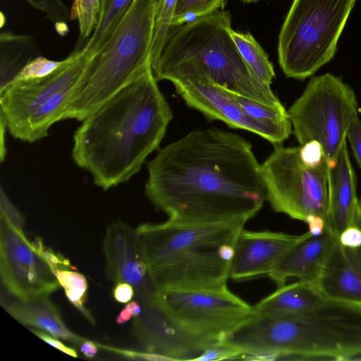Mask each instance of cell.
Returning <instances> with one entry per match:
<instances>
[{
  "mask_svg": "<svg viewBox=\"0 0 361 361\" xmlns=\"http://www.w3.org/2000/svg\"><path fill=\"white\" fill-rule=\"evenodd\" d=\"M269 231L244 228L236 240L230 269V278L244 281L268 275L279 261L295 245L309 236Z\"/></svg>",
  "mask_w": 361,
  "mask_h": 361,
  "instance_id": "9a60e30c",
  "label": "cell"
},
{
  "mask_svg": "<svg viewBox=\"0 0 361 361\" xmlns=\"http://www.w3.org/2000/svg\"><path fill=\"white\" fill-rule=\"evenodd\" d=\"M328 186L326 228L334 236L338 237L345 228L355 225L359 207L355 175L346 142L339 152L335 165L328 167Z\"/></svg>",
  "mask_w": 361,
  "mask_h": 361,
  "instance_id": "e0dca14e",
  "label": "cell"
},
{
  "mask_svg": "<svg viewBox=\"0 0 361 361\" xmlns=\"http://www.w3.org/2000/svg\"><path fill=\"white\" fill-rule=\"evenodd\" d=\"M308 225L309 232L313 236H319L322 235L326 229V221L321 216L317 214L309 215L305 221Z\"/></svg>",
  "mask_w": 361,
  "mask_h": 361,
  "instance_id": "60d3db41",
  "label": "cell"
},
{
  "mask_svg": "<svg viewBox=\"0 0 361 361\" xmlns=\"http://www.w3.org/2000/svg\"><path fill=\"white\" fill-rule=\"evenodd\" d=\"M152 66L86 117L74 134L72 157L106 190L128 180L161 142L172 111Z\"/></svg>",
  "mask_w": 361,
  "mask_h": 361,
  "instance_id": "7a4b0ae2",
  "label": "cell"
},
{
  "mask_svg": "<svg viewBox=\"0 0 361 361\" xmlns=\"http://www.w3.org/2000/svg\"><path fill=\"white\" fill-rule=\"evenodd\" d=\"M300 147L274 145L261 164L266 200L276 212L304 221L310 214L326 220L328 202V165L308 167L301 161Z\"/></svg>",
  "mask_w": 361,
  "mask_h": 361,
  "instance_id": "8fae6325",
  "label": "cell"
},
{
  "mask_svg": "<svg viewBox=\"0 0 361 361\" xmlns=\"http://www.w3.org/2000/svg\"><path fill=\"white\" fill-rule=\"evenodd\" d=\"M287 357L355 360L361 355V305L326 299L314 309L286 314Z\"/></svg>",
  "mask_w": 361,
  "mask_h": 361,
  "instance_id": "30bf717a",
  "label": "cell"
},
{
  "mask_svg": "<svg viewBox=\"0 0 361 361\" xmlns=\"http://www.w3.org/2000/svg\"><path fill=\"white\" fill-rule=\"evenodd\" d=\"M355 225L358 226L361 228V200H359V207ZM343 248L350 262L361 273V246L356 249Z\"/></svg>",
  "mask_w": 361,
  "mask_h": 361,
  "instance_id": "f35d334b",
  "label": "cell"
},
{
  "mask_svg": "<svg viewBox=\"0 0 361 361\" xmlns=\"http://www.w3.org/2000/svg\"><path fill=\"white\" fill-rule=\"evenodd\" d=\"M32 243L44 257L54 272L58 269H75L66 258L61 254H57L51 248L47 247L39 237L36 238Z\"/></svg>",
  "mask_w": 361,
  "mask_h": 361,
  "instance_id": "836d02e7",
  "label": "cell"
},
{
  "mask_svg": "<svg viewBox=\"0 0 361 361\" xmlns=\"http://www.w3.org/2000/svg\"><path fill=\"white\" fill-rule=\"evenodd\" d=\"M347 137L350 141L354 157L361 169V121L358 116L353 119L348 131Z\"/></svg>",
  "mask_w": 361,
  "mask_h": 361,
  "instance_id": "e575fe53",
  "label": "cell"
},
{
  "mask_svg": "<svg viewBox=\"0 0 361 361\" xmlns=\"http://www.w3.org/2000/svg\"><path fill=\"white\" fill-rule=\"evenodd\" d=\"M102 0H73L71 19L77 20L80 42L86 43L97 25Z\"/></svg>",
  "mask_w": 361,
  "mask_h": 361,
  "instance_id": "83f0119b",
  "label": "cell"
},
{
  "mask_svg": "<svg viewBox=\"0 0 361 361\" xmlns=\"http://www.w3.org/2000/svg\"><path fill=\"white\" fill-rule=\"evenodd\" d=\"M241 356V353L238 350L222 342L209 348L196 360H220Z\"/></svg>",
  "mask_w": 361,
  "mask_h": 361,
  "instance_id": "d6a6232c",
  "label": "cell"
},
{
  "mask_svg": "<svg viewBox=\"0 0 361 361\" xmlns=\"http://www.w3.org/2000/svg\"><path fill=\"white\" fill-rule=\"evenodd\" d=\"M171 82L188 106L210 120H219L231 128L248 130L274 145H281L291 133V126L265 123L251 117L241 106L235 94L204 77H187Z\"/></svg>",
  "mask_w": 361,
  "mask_h": 361,
  "instance_id": "4fadbf2b",
  "label": "cell"
},
{
  "mask_svg": "<svg viewBox=\"0 0 361 361\" xmlns=\"http://www.w3.org/2000/svg\"><path fill=\"white\" fill-rule=\"evenodd\" d=\"M103 251L109 278L115 284H130L135 300L148 299L157 290L144 259L136 229L122 221L109 225Z\"/></svg>",
  "mask_w": 361,
  "mask_h": 361,
  "instance_id": "5bb4252c",
  "label": "cell"
},
{
  "mask_svg": "<svg viewBox=\"0 0 361 361\" xmlns=\"http://www.w3.org/2000/svg\"><path fill=\"white\" fill-rule=\"evenodd\" d=\"M176 0H159L155 12L150 53L152 68L163 51L169 32Z\"/></svg>",
  "mask_w": 361,
  "mask_h": 361,
  "instance_id": "484cf974",
  "label": "cell"
},
{
  "mask_svg": "<svg viewBox=\"0 0 361 361\" xmlns=\"http://www.w3.org/2000/svg\"><path fill=\"white\" fill-rule=\"evenodd\" d=\"M353 89L331 73L312 78L288 114L298 142L319 141L329 168L336 163L358 112Z\"/></svg>",
  "mask_w": 361,
  "mask_h": 361,
  "instance_id": "9c48e42d",
  "label": "cell"
},
{
  "mask_svg": "<svg viewBox=\"0 0 361 361\" xmlns=\"http://www.w3.org/2000/svg\"><path fill=\"white\" fill-rule=\"evenodd\" d=\"M79 346L80 351L85 357L92 358L97 353V347L99 345H97L94 342L86 339Z\"/></svg>",
  "mask_w": 361,
  "mask_h": 361,
  "instance_id": "b9f144b4",
  "label": "cell"
},
{
  "mask_svg": "<svg viewBox=\"0 0 361 361\" xmlns=\"http://www.w3.org/2000/svg\"><path fill=\"white\" fill-rule=\"evenodd\" d=\"M229 32L241 56L252 72L262 82L271 85L275 77L274 66L259 44L250 33L237 32L231 27Z\"/></svg>",
  "mask_w": 361,
  "mask_h": 361,
  "instance_id": "cb8c5ba5",
  "label": "cell"
},
{
  "mask_svg": "<svg viewBox=\"0 0 361 361\" xmlns=\"http://www.w3.org/2000/svg\"><path fill=\"white\" fill-rule=\"evenodd\" d=\"M40 56L34 37L4 31L0 34V90L9 83L32 59Z\"/></svg>",
  "mask_w": 361,
  "mask_h": 361,
  "instance_id": "7402d4cb",
  "label": "cell"
},
{
  "mask_svg": "<svg viewBox=\"0 0 361 361\" xmlns=\"http://www.w3.org/2000/svg\"><path fill=\"white\" fill-rule=\"evenodd\" d=\"M246 222L195 224L167 220L137 227L142 255L156 289L226 286L235 244Z\"/></svg>",
  "mask_w": 361,
  "mask_h": 361,
  "instance_id": "3957f363",
  "label": "cell"
},
{
  "mask_svg": "<svg viewBox=\"0 0 361 361\" xmlns=\"http://www.w3.org/2000/svg\"><path fill=\"white\" fill-rule=\"evenodd\" d=\"M94 55L76 48L51 74L32 80H12L0 90L1 115L16 139L33 142L47 136L62 120L72 94Z\"/></svg>",
  "mask_w": 361,
  "mask_h": 361,
  "instance_id": "8992f818",
  "label": "cell"
},
{
  "mask_svg": "<svg viewBox=\"0 0 361 361\" xmlns=\"http://www.w3.org/2000/svg\"><path fill=\"white\" fill-rule=\"evenodd\" d=\"M139 302L141 312L133 319V333L145 351L161 360H196L202 352L176 330L152 300Z\"/></svg>",
  "mask_w": 361,
  "mask_h": 361,
  "instance_id": "2e32d148",
  "label": "cell"
},
{
  "mask_svg": "<svg viewBox=\"0 0 361 361\" xmlns=\"http://www.w3.org/2000/svg\"><path fill=\"white\" fill-rule=\"evenodd\" d=\"M54 274L68 301L94 324L95 319L85 306L88 288L85 276L75 269H58Z\"/></svg>",
  "mask_w": 361,
  "mask_h": 361,
  "instance_id": "d4e9b609",
  "label": "cell"
},
{
  "mask_svg": "<svg viewBox=\"0 0 361 361\" xmlns=\"http://www.w3.org/2000/svg\"><path fill=\"white\" fill-rule=\"evenodd\" d=\"M0 123H1V125H0V128H1V147H0V149H1V153H0V157H1V161H3L4 159V157H5V155L6 154V145H5V137H4V135H5V132H6V128H7V125H6V120L5 118H4L3 116H0Z\"/></svg>",
  "mask_w": 361,
  "mask_h": 361,
  "instance_id": "7bdbcfd3",
  "label": "cell"
},
{
  "mask_svg": "<svg viewBox=\"0 0 361 361\" xmlns=\"http://www.w3.org/2000/svg\"><path fill=\"white\" fill-rule=\"evenodd\" d=\"M134 0H102L99 20L83 47L86 54H97L114 31Z\"/></svg>",
  "mask_w": 361,
  "mask_h": 361,
  "instance_id": "603a6c76",
  "label": "cell"
},
{
  "mask_svg": "<svg viewBox=\"0 0 361 361\" xmlns=\"http://www.w3.org/2000/svg\"><path fill=\"white\" fill-rule=\"evenodd\" d=\"M141 312L140 303L135 300L128 302L116 317V322L118 324H124L131 318L139 315Z\"/></svg>",
  "mask_w": 361,
  "mask_h": 361,
  "instance_id": "ab89813d",
  "label": "cell"
},
{
  "mask_svg": "<svg viewBox=\"0 0 361 361\" xmlns=\"http://www.w3.org/2000/svg\"><path fill=\"white\" fill-rule=\"evenodd\" d=\"M240 1L245 4H251V3H256L260 0H240Z\"/></svg>",
  "mask_w": 361,
  "mask_h": 361,
  "instance_id": "ee69618b",
  "label": "cell"
},
{
  "mask_svg": "<svg viewBox=\"0 0 361 361\" xmlns=\"http://www.w3.org/2000/svg\"><path fill=\"white\" fill-rule=\"evenodd\" d=\"M336 238L326 228L319 236L310 234L292 247L273 267L268 276L278 287L285 285L290 279L314 281Z\"/></svg>",
  "mask_w": 361,
  "mask_h": 361,
  "instance_id": "ac0fdd59",
  "label": "cell"
},
{
  "mask_svg": "<svg viewBox=\"0 0 361 361\" xmlns=\"http://www.w3.org/2000/svg\"><path fill=\"white\" fill-rule=\"evenodd\" d=\"M228 0H176L171 29L222 10Z\"/></svg>",
  "mask_w": 361,
  "mask_h": 361,
  "instance_id": "4316f807",
  "label": "cell"
},
{
  "mask_svg": "<svg viewBox=\"0 0 361 361\" xmlns=\"http://www.w3.org/2000/svg\"><path fill=\"white\" fill-rule=\"evenodd\" d=\"M113 297L120 303H127L135 298L134 288L128 283H117L113 289Z\"/></svg>",
  "mask_w": 361,
  "mask_h": 361,
  "instance_id": "74e56055",
  "label": "cell"
},
{
  "mask_svg": "<svg viewBox=\"0 0 361 361\" xmlns=\"http://www.w3.org/2000/svg\"><path fill=\"white\" fill-rule=\"evenodd\" d=\"M326 299L314 281L283 285L252 306L261 314H298L322 304Z\"/></svg>",
  "mask_w": 361,
  "mask_h": 361,
  "instance_id": "44dd1931",
  "label": "cell"
},
{
  "mask_svg": "<svg viewBox=\"0 0 361 361\" xmlns=\"http://www.w3.org/2000/svg\"><path fill=\"white\" fill-rule=\"evenodd\" d=\"M300 157L308 167H317L326 161L324 149L317 140H311L300 147Z\"/></svg>",
  "mask_w": 361,
  "mask_h": 361,
  "instance_id": "4dcf8cb0",
  "label": "cell"
},
{
  "mask_svg": "<svg viewBox=\"0 0 361 361\" xmlns=\"http://www.w3.org/2000/svg\"><path fill=\"white\" fill-rule=\"evenodd\" d=\"M338 240L343 247L356 249L361 246V228L357 225L350 226L340 233Z\"/></svg>",
  "mask_w": 361,
  "mask_h": 361,
  "instance_id": "d590c367",
  "label": "cell"
},
{
  "mask_svg": "<svg viewBox=\"0 0 361 361\" xmlns=\"http://www.w3.org/2000/svg\"><path fill=\"white\" fill-rule=\"evenodd\" d=\"M356 0H293L282 25L279 63L288 78L304 80L334 56Z\"/></svg>",
  "mask_w": 361,
  "mask_h": 361,
  "instance_id": "52a82bcc",
  "label": "cell"
},
{
  "mask_svg": "<svg viewBox=\"0 0 361 361\" xmlns=\"http://www.w3.org/2000/svg\"><path fill=\"white\" fill-rule=\"evenodd\" d=\"M6 310L22 324L44 331L78 346L87 338L75 334L65 325L59 310L49 295L12 302Z\"/></svg>",
  "mask_w": 361,
  "mask_h": 361,
  "instance_id": "ffe728a7",
  "label": "cell"
},
{
  "mask_svg": "<svg viewBox=\"0 0 361 361\" xmlns=\"http://www.w3.org/2000/svg\"><path fill=\"white\" fill-rule=\"evenodd\" d=\"M0 192V217L8 221L16 228L23 231L24 219L11 202L2 188Z\"/></svg>",
  "mask_w": 361,
  "mask_h": 361,
  "instance_id": "1f68e13d",
  "label": "cell"
},
{
  "mask_svg": "<svg viewBox=\"0 0 361 361\" xmlns=\"http://www.w3.org/2000/svg\"><path fill=\"white\" fill-rule=\"evenodd\" d=\"M66 61V58L61 61H54L40 55L29 61L12 80H32L46 77Z\"/></svg>",
  "mask_w": 361,
  "mask_h": 361,
  "instance_id": "f546056e",
  "label": "cell"
},
{
  "mask_svg": "<svg viewBox=\"0 0 361 361\" xmlns=\"http://www.w3.org/2000/svg\"><path fill=\"white\" fill-rule=\"evenodd\" d=\"M231 20L229 11H217L172 28L152 68L156 80L204 77L238 95L285 109L270 85L262 82L243 60L229 32Z\"/></svg>",
  "mask_w": 361,
  "mask_h": 361,
  "instance_id": "277c9868",
  "label": "cell"
},
{
  "mask_svg": "<svg viewBox=\"0 0 361 361\" xmlns=\"http://www.w3.org/2000/svg\"><path fill=\"white\" fill-rule=\"evenodd\" d=\"M30 331L35 334L37 337L43 340L44 342L48 343L49 345L56 348V349L62 351L63 353L68 354L74 357H78L77 352L75 349L65 345L62 342H61L58 338L54 337V336L42 331L37 329H30Z\"/></svg>",
  "mask_w": 361,
  "mask_h": 361,
  "instance_id": "8d00e7d4",
  "label": "cell"
},
{
  "mask_svg": "<svg viewBox=\"0 0 361 361\" xmlns=\"http://www.w3.org/2000/svg\"><path fill=\"white\" fill-rule=\"evenodd\" d=\"M35 9L43 12L54 24L57 32L65 34L71 19V11L62 0H26Z\"/></svg>",
  "mask_w": 361,
  "mask_h": 361,
  "instance_id": "f1b7e54d",
  "label": "cell"
},
{
  "mask_svg": "<svg viewBox=\"0 0 361 361\" xmlns=\"http://www.w3.org/2000/svg\"><path fill=\"white\" fill-rule=\"evenodd\" d=\"M0 273L7 290L19 300L49 295L61 287L49 262L23 231L2 217Z\"/></svg>",
  "mask_w": 361,
  "mask_h": 361,
  "instance_id": "7c38bea8",
  "label": "cell"
},
{
  "mask_svg": "<svg viewBox=\"0 0 361 361\" xmlns=\"http://www.w3.org/2000/svg\"><path fill=\"white\" fill-rule=\"evenodd\" d=\"M159 0H134L114 31L82 73L62 120L82 121L151 65Z\"/></svg>",
  "mask_w": 361,
  "mask_h": 361,
  "instance_id": "5b68a950",
  "label": "cell"
},
{
  "mask_svg": "<svg viewBox=\"0 0 361 361\" xmlns=\"http://www.w3.org/2000/svg\"><path fill=\"white\" fill-rule=\"evenodd\" d=\"M314 282L328 299L361 305V273L350 262L338 238Z\"/></svg>",
  "mask_w": 361,
  "mask_h": 361,
  "instance_id": "d6986e66",
  "label": "cell"
},
{
  "mask_svg": "<svg viewBox=\"0 0 361 361\" xmlns=\"http://www.w3.org/2000/svg\"><path fill=\"white\" fill-rule=\"evenodd\" d=\"M176 330L202 353L253 314L227 285L212 289L157 290L150 298Z\"/></svg>",
  "mask_w": 361,
  "mask_h": 361,
  "instance_id": "ba28073f",
  "label": "cell"
},
{
  "mask_svg": "<svg viewBox=\"0 0 361 361\" xmlns=\"http://www.w3.org/2000/svg\"><path fill=\"white\" fill-rule=\"evenodd\" d=\"M147 169L145 195L172 222L247 221L266 200L252 145L222 129L188 133L161 148Z\"/></svg>",
  "mask_w": 361,
  "mask_h": 361,
  "instance_id": "6da1fadb",
  "label": "cell"
}]
</instances>
